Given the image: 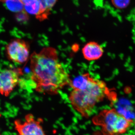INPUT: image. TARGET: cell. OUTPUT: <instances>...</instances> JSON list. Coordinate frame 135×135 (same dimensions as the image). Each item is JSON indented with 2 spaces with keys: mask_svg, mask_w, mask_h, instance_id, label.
Masks as SVG:
<instances>
[{
  "mask_svg": "<svg viewBox=\"0 0 135 135\" xmlns=\"http://www.w3.org/2000/svg\"><path fill=\"white\" fill-rule=\"evenodd\" d=\"M30 59L31 79L36 92L56 95L70 84V75L60 62L55 49L44 48L33 53Z\"/></svg>",
  "mask_w": 135,
  "mask_h": 135,
  "instance_id": "obj_1",
  "label": "cell"
},
{
  "mask_svg": "<svg viewBox=\"0 0 135 135\" xmlns=\"http://www.w3.org/2000/svg\"><path fill=\"white\" fill-rule=\"evenodd\" d=\"M83 84L79 89H73L69 100L73 109L83 118H89L96 105L109 96L110 92L105 83L85 73Z\"/></svg>",
  "mask_w": 135,
  "mask_h": 135,
  "instance_id": "obj_2",
  "label": "cell"
},
{
  "mask_svg": "<svg viewBox=\"0 0 135 135\" xmlns=\"http://www.w3.org/2000/svg\"><path fill=\"white\" fill-rule=\"evenodd\" d=\"M93 124L101 127L103 135H121L126 133L134 123L116 109H104L92 119Z\"/></svg>",
  "mask_w": 135,
  "mask_h": 135,
  "instance_id": "obj_3",
  "label": "cell"
},
{
  "mask_svg": "<svg viewBox=\"0 0 135 135\" xmlns=\"http://www.w3.org/2000/svg\"><path fill=\"white\" fill-rule=\"evenodd\" d=\"M6 55L8 60L22 65L30 58V47L24 40L16 38L11 40L6 47Z\"/></svg>",
  "mask_w": 135,
  "mask_h": 135,
  "instance_id": "obj_4",
  "label": "cell"
},
{
  "mask_svg": "<svg viewBox=\"0 0 135 135\" xmlns=\"http://www.w3.org/2000/svg\"><path fill=\"white\" fill-rule=\"evenodd\" d=\"M43 120L36 118L33 114H28L23 120L19 119L15 120L14 127L17 135H47L42 123Z\"/></svg>",
  "mask_w": 135,
  "mask_h": 135,
  "instance_id": "obj_5",
  "label": "cell"
},
{
  "mask_svg": "<svg viewBox=\"0 0 135 135\" xmlns=\"http://www.w3.org/2000/svg\"><path fill=\"white\" fill-rule=\"evenodd\" d=\"M20 68L6 69L0 71V94L8 97L18 85L23 75Z\"/></svg>",
  "mask_w": 135,
  "mask_h": 135,
  "instance_id": "obj_6",
  "label": "cell"
},
{
  "mask_svg": "<svg viewBox=\"0 0 135 135\" xmlns=\"http://www.w3.org/2000/svg\"><path fill=\"white\" fill-rule=\"evenodd\" d=\"M104 52L103 47L94 41L88 42L82 49L83 57L89 61H95L100 59L103 55Z\"/></svg>",
  "mask_w": 135,
  "mask_h": 135,
  "instance_id": "obj_7",
  "label": "cell"
},
{
  "mask_svg": "<svg viewBox=\"0 0 135 135\" xmlns=\"http://www.w3.org/2000/svg\"><path fill=\"white\" fill-rule=\"evenodd\" d=\"M39 4V11L36 15V19L43 21L48 18L57 0H37Z\"/></svg>",
  "mask_w": 135,
  "mask_h": 135,
  "instance_id": "obj_8",
  "label": "cell"
},
{
  "mask_svg": "<svg viewBox=\"0 0 135 135\" xmlns=\"http://www.w3.org/2000/svg\"><path fill=\"white\" fill-rule=\"evenodd\" d=\"M25 8L27 12L36 16L38 14L39 8L38 1L36 0L29 5L25 6Z\"/></svg>",
  "mask_w": 135,
  "mask_h": 135,
  "instance_id": "obj_9",
  "label": "cell"
},
{
  "mask_svg": "<svg viewBox=\"0 0 135 135\" xmlns=\"http://www.w3.org/2000/svg\"><path fill=\"white\" fill-rule=\"evenodd\" d=\"M9 1L6 2L7 3L8 7L10 9H11L12 11H18L22 9V6H24L20 2V0H9Z\"/></svg>",
  "mask_w": 135,
  "mask_h": 135,
  "instance_id": "obj_10",
  "label": "cell"
},
{
  "mask_svg": "<svg viewBox=\"0 0 135 135\" xmlns=\"http://www.w3.org/2000/svg\"><path fill=\"white\" fill-rule=\"evenodd\" d=\"M130 0H112L115 7L120 9L126 8L129 3Z\"/></svg>",
  "mask_w": 135,
  "mask_h": 135,
  "instance_id": "obj_11",
  "label": "cell"
},
{
  "mask_svg": "<svg viewBox=\"0 0 135 135\" xmlns=\"http://www.w3.org/2000/svg\"><path fill=\"white\" fill-rule=\"evenodd\" d=\"M36 1V0H20V2L22 3V4L24 6L29 5V4L33 2L34 1Z\"/></svg>",
  "mask_w": 135,
  "mask_h": 135,
  "instance_id": "obj_12",
  "label": "cell"
},
{
  "mask_svg": "<svg viewBox=\"0 0 135 135\" xmlns=\"http://www.w3.org/2000/svg\"><path fill=\"white\" fill-rule=\"evenodd\" d=\"M8 1H9V0H0V2H6Z\"/></svg>",
  "mask_w": 135,
  "mask_h": 135,
  "instance_id": "obj_13",
  "label": "cell"
},
{
  "mask_svg": "<svg viewBox=\"0 0 135 135\" xmlns=\"http://www.w3.org/2000/svg\"><path fill=\"white\" fill-rule=\"evenodd\" d=\"M2 117V114H0V118H1ZM0 135H1V131H0Z\"/></svg>",
  "mask_w": 135,
  "mask_h": 135,
  "instance_id": "obj_14",
  "label": "cell"
}]
</instances>
